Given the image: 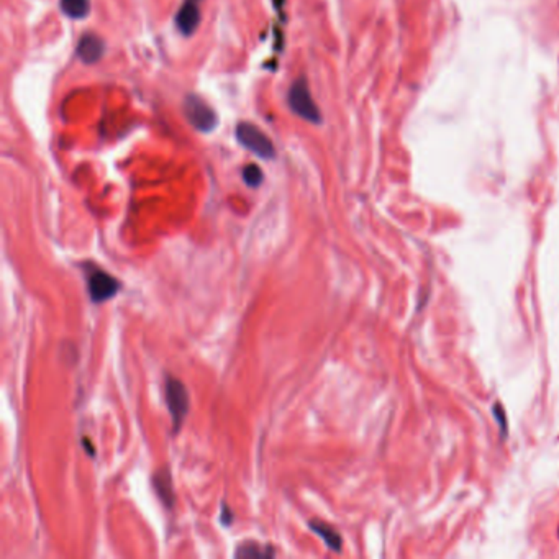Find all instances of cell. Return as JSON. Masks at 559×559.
<instances>
[{
  "mask_svg": "<svg viewBox=\"0 0 559 559\" xmlns=\"http://www.w3.org/2000/svg\"><path fill=\"white\" fill-rule=\"evenodd\" d=\"M153 487H155V492L157 499L161 500V504L166 508H173L175 502V494L173 476H171V471L168 467H161L155 472V476H153Z\"/></svg>",
  "mask_w": 559,
  "mask_h": 559,
  "instance_id": "8",
  "label": "cell"
},
{
  "mask_svg": "<svg viewBox=\"0 0 559 559\" xmlns=\"http://www.w3.org/2000/svg\"><path fill=\"white\" fill-rule=\"evenodd\" d=\"M105 51V43L101 36L96 33H85L80 36L78 43V56L85 64H94L103 56Z\"/></svg>",
  "mask_w": 559,
  "mask_h": 559,
  "instance_id": "6",
  "label": "cell"
},
{
  "mask_svg": "<svg viewBox=\"0 0 559 559\" xmlns=\"http://www.w3.org/2000/svg\"><path fill=\"white\" fill-rule=\"evenodd\" d=\"M83 445H84V448H85V451H87V454L89 456H96V448H94V445L90 443V440L87 438V436H83Z\"/></svg>",
  "mask_w": 559,
  "mask_h": 559,
  "instance_id": "14",
  "label": "cell"
},
{
  "mask_svg": "<svg viewBox=\"0 0 559 559\" xmlns=\"http://www.w3.org/2000/svg\"><path fill=\"white\" fill-rule=\"evenodd\" d=\"M85 279V289L90 302L96 305H101L103 302L112 300L119 294L121 289V282L105 269L98 268L92 261H83L79 264Z\"/></svg>",
  "mask_w": 559,
  "mask_h": 559,
  "instance_id": "1",
  "label": "cell"
},
{
  "mask_svg": "<svg viewBox=\"0 0 559 559\" xmlns=\"http://www.w3.org/2000/svg\"><path fill=\"white\" fill-rule=\"evenodd\" d=\"M276 549L269 544H261L258 541H243L234 549V558H273Z\"/></svg>",
  "mask_w": 559,
  "mask_h": 559,
  "instance_id": "10",
  "label": "cell"
},
{
  "mask_svg": "<svg viewBox=\"0 0 559 559\" xmlns=\"http://www.w3.org/2000/svg\"><path fill=\"white\" fill-rule=\"evenodd\" d=\"M233 520H234V515H233L232 508H230L228 505L223 502L222 504V515H220V522H222V525L230 526L233 523Z\"/></svg>",
  "mask_w": 559,
  "mask_h": 559,
  "instance_id": "13",
  "label": "cell"
},
{
  "mask_svg": "<svg viewBox=\"0 0 559 559\" xmlns=\"http://www.w3.org/2000/svg\"><path fill=\"white\" fill-rule=\"evenodd\" d=\"M61 10L72 20L85 18L90 12V0H61Z\"/></svg>",
  "mask_w": 559,
  "mask_h": 559,
  "instance_id": "11",
  "label": "cell"
},
{
  "mask_svg": "<svg viewBox=\"0 0 559 559\" xmlns=\"http://www.w3.org/2000/svg\"><path fill=\"white\" fill-rule=\"evenodd\" d=\"M164 399L173 422V433L178 435L191 409V397L186 384L173 374H166L164 377Z\"/></svg>",
  "mask_w": 559,
  "mask_h": 559,
  "instance_id": "2",
  "label": "cell"
},
{
  "mask_svg": "<svg viewBox=\"0 0 559 559\" xmlns=\"http://www.w3.org/2000/svg\"><path fill=\"white\" fill-rule=\"evenodd\" d=\"M264 175L261 173V169L256 164H248L245 169H243V180L248 187H259L261 182H263Z\"/></svg>",
  "mask_w": 559,
  "mask_h": 559,
  "instance_id": "12",
  "label": "cell"
},
{
  "mask_svg": "<svg viewBox=\"0 0 559 559\" xmlns=\"http://www.w3.org/2000/svg\"><path fill=\"white\" fill-rule=\"evenodd\" d=\"M186 2H196V3H200V0H186Z\"/></svg>",
  "mask_w": 559,
  "mask_h": 559,
  "instance_id": "15",
  "label": "cell"
},
{
  "mask_svg": "<svg viewBox=\"0 0 559 559\" xmlns=\"http://www.w3.org/2000/svg\"><path fill=\"white\" fill-rule=\"evenodd\" d=\"M200 24V3L184 2L175 15V25L182 35L191 36L197 31Z\"/></svg>",
  "mask_w": 559,
  "mask_h": 559,
  "instance_id": "7",
  "label": "cell"
},
{
  "mask_svg": "<svg viewBox=\"0 0 559 559\" xmlns=\"http://www.w3.org/2000/svg\"><path fill=\"white\" fill-rule=\"evenodd\" d=\"M237 138L246 150L255 153L256 156L263 157V160H273L276 156L274 144L268 135L248 121H240L237 125Z\"/></svg>",
  "mask_w": 559,
  "mask_h": 559,
  "instance_id": "4",
  "label": "cell"
},
{
  "mask_svg": "<svg viewBox=\"0 0 559 559\" xmlns=\"http://www.w3.org/2000/svg\"><path fill=\"white\" fill-rule=\"evenodd\" d=\"M287 101L291 110L302 117V119L310 121V123H320V121H322V115H320L317 103L313 102L309 84H307V80L304 78L297 79L295 83L291 85Z\"/></svg>",
  "mask_w": 559,
  "mask_h": 559,
  "instance_id": "3",
  "label": "cell"
},
{
  "mask_svg": "<svg viewBox=\"0 0 559 559\" xmlns=\"http://www.w3.org/2000/svg\"><path fill=\"white\" fill-rule=\"evenodd\" d=\"M309 528L313 531L315 535L320 536L323 540V543L327 544V548H330L332 551L340 553L343 548V538L338 535V531L333 528L332 525L325 523L322 520H310L309 522Z\"/></svg>",
  "mask_w": 559,
  "mask_h": 559,
  "instance_id": "9",
  "label": "cell"
},
{
  "mask_svg": "<svg viewBox=\"0 0 559 559\" xmlns=\"http://www.w3.org/2000/svg\"><path fill=\"white\" fill-rule=\"evenodd\" d=\"M184 114L194 128L202 133H210L218 125V117H216L214 108L204 98L194 96V94L187 96L184 101Z\"/></svg>",
  "mask_w": 559,
  "mask_h": 559,
  "instance_id": "5",
  "label": "cell"
}]
</instances>
